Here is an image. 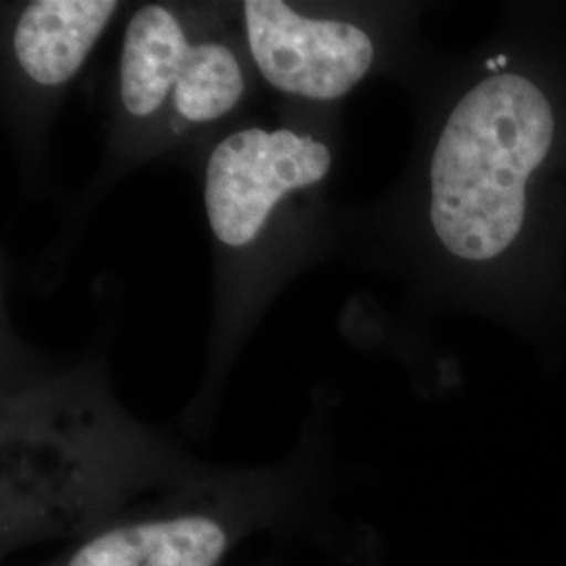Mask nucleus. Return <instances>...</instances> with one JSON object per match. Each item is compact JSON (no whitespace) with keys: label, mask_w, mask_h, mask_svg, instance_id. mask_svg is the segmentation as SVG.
<instances>
[{"label":"nucleus","mask_w":566,"mask_h":566,"mask_svg":"<svg viewBox=\"0 0 566 566\" xmlns=\"http://www.w3.org/2000/svg\"><path fill=\"white\" fill-rule=\"evenodd\" d=\"M336 143V109L282 102L271 120L245 116L191 164L212 250V322L202 385L182 411L189 430L210 424L231 367L277 294L338 242L327 196Z\"/></svg>","instance_id":"nucleus-2"},{"label":"nucleus","mask_w":566,"mask_h":566,"mask_svg":"<svg viewBox=\"0 0 566 566\" xmlns=\"http://www.w3.org/2000/svg\"><path fill=\"white\" fill-rule=\"evenodd\" d=\"M243 39L280 102L338 109L380 65L382 34L364 4L242 0Z\"/></svg>","instance_id":"nucleus-6"},{"label":"nucleus","mask_w":566,"mask_h":566,"mask_svg":"<svg viewBox=\"0 0 566 566\" xmlns=\"http://www.w3.org/2000/svg\"><path fill=\"white\" fill-rule=\"evenodd\" d=\"M203 465L122 407L103 357L46 361L21 343L2 311V556L84 539Z\"/></svg>","instance_id":"nucleus-1"},{"label":"nucleus","mask_w":566,"mask_h":566,"mask_svg":"<svg viewBox=\"0 0 566 566\" xmlns=\"http://www.w3.org/2000/svg\"><path fill=\"white\" fill-rule=\"evenodd\" d=\"M219 2L156 0L137 4L124 25L109 107L107 154L86 200L143 164L160 160L166 116L191 44Z\"/></svg>","instance_id":"nucleus-7"},{"label":"nucleus","mask_w":566,"mask_h":566,"mask_svg":"<svg viewBox=\"0 0 566 566\" xmlns=\"http://www.w3.org/2000/svg\"><path fill=\"white\" fill-rule=\"evenodd\" d=\"M324 430L313 416L282 464L203 465L39 566H221L259 531H298L324 502Z\"/></svg>","instance_id":"nucleus-4"},{"label":"nucleus","mask_w":566,"mask_h":566,"mask_svg":"<svg viewBox=\"0 0 566 566\" xmlns=\"http://www.w3.org/2000/svg\"><path fill=\"white\" fill-rule=\"evenodd\" d=\"M118 0L2 2V120L32 187L72 84L124 11Z\"/></svg>","instance_id":"nucleus-5"},{"label":"nucleus","mask_w":566,"mask_h":566,"mask_svg":"<svg viewBox=\"0 0 566 566\" xmlns=\"http://www.w3.org/2000/svg\"><path fill=\"white\" fill-rule=\"evenodd\" d=\"M259 76L243 39L240 2H219L191 44L170 103L160 160L193 164L203 147L248 116Z\"/></svg>","instance_id":"nucleus-8"},{"label":"nucleus","mask_w":566,"mask_h":566,"mask_svg":"<svg viewBox=\"0 0 566 566\" xmlns=\"http://www.w3.org/2000/svg\"><path fill=\"white\" fill-rule=\"evenodd\" d=\"M554 135L546 93L523 74H491L455 99L426 164V233L446 261L474 266L506 254Z\"/></svg>","instance_id":"nucleus-3"}]
</instances>
